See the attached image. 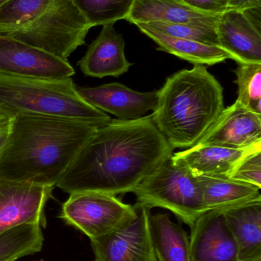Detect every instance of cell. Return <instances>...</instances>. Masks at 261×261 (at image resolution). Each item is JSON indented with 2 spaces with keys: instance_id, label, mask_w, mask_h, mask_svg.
<instances>
[{
  "instance_id": "7c38bea8",
  "label": "cell",
  "mask_w": 261,
  "mask_h": 261,
  "mask_svg": "<svg viewBox=\"0 0 261 261\" xmlns=\"http://www.w3.org/2000/svg\"><path fill=\"white\" fill-rule=\"evenodd\" d=\"M190 228L191 261H239L237 242L222 210L205 212Z\"/></svg>"
},
{
  "instance_id": "d6986e66",
  "label": "cell",
  "mask_w": 261,
  "mask_h": 261,
  "mask_svg": "<svg viewBox=\"0 0 261 261\" xmlns=\"http://www.w3.org/2000/svg\"><path fill=\"white\" fill-rule=\"evenodd\" d=\"M138 29L156 43L158 50L175 55L194 65L212 66L231 59L228 52L219 46L210 45L193 40L169 36L142 24Z\"/></svg>"
},
{
  "instance_id": "9c48e42d",
  "label": "cell",
  "mask_w": 261,
  "mask_h": 261,
  "mask_svg": "<svg viewBox=\"0 0 261 261\" xmlns=\"http://www.w3.org/2000/svg\"><path fill=\"white\" fill-rule=\"evenodd\" d=\"M0 74L22 77L64 79L75 74L68 61L0 35Z\"/></svg>"
},
{
  "instance_id": "1f68e13d",
  "label": "cell",
  "mask_w": 261,
  "mask_h": 261,
  "mask_svg": "<svg viewBox=\"0 0 261 261\" xmlns=\"http://www.w3.org/2000/svg\"><path fill=\"white\" fill-rule=\"evenodd\" d=\"M248 261H261V258L255 259V260H248Z\"/></svg>"
},
{
  "instance_id": "4fadbf2b",
  "label": "cell",
  "mask_w": 261,
  "mask_h": 261,
  "mask_svg": "<svg viewBox=\"0 0 261 261\" xmlns=\"http://www.w3.org/2000/svg\"><path fill=\"white\" fill-rule=\"evenodd\" d=\"M261 141V115L240 102L224 109L196 146L242 149Z\"/></svg>"
},
{
  "instance_id": "484cf974",
  "label": "cell",
  "mask_w": 261,
  "mask_h": 261,
  "mask_svg": "<svg viewBox=\"0 0 261 261\" xmlns=\"http://www.w3.org/2000/svg\"><path fill=\"white\" fill-rule=\"evenodd\" d=\"M139 24L169 36L193 40L210 45L219 46L216 27L185 23L174 24L162 21Z\"/></svg>"
},
{
  "instance_id": "4dcf8cb0",
  "label": "cell",
  "mask_w": 261,
  "mask_h": 261,
  "mask_svg": "<svg viewBox=\"0 0 261 261\" xmlns=\"http://www.w3.org/2000/svg\"><path fill=\"white\" fill-rule=\"evenodd\" d=\"M10 1V0H0V8L2 7V6H4L6 3H7L8 2Z\"/></svg>"
},
{
  "instance_id": "5bb4252c",
  "label": "cell",
  "mask_w": 261,
  "mask_h": 261,
  "mask_svg": "<svg viewBox=\"0 0 261 261\" xmlns=\"http://www.w3.org/2000/svg\"><path fill=\"white\" fill-rule=\"evenodd\" d=\"M81 97L90 105L120 120H136L153 111L157 102L158 90L141 93L119 83L93 87H77Z\"/></svg>"
},
{
  "instance_id": "e0dca14e",
  "label": "cell",
  "mask_w": 261,
  "mask_h": 261,
  "mask_svg": "<svg viewBox=\"0 0 261 261\" xmlns=\"http://www.w3.org/2000/svg\"><path fill=\"white\" fill-rule=\"evenodd\" d=\"M219 16L196 10L182 0H135L126 20L134 24L162 21L216 27Z\"/></svg>"
},
{
  "instance_id": "7a4b0ae2",
  "label": "cell",
  "mask_w": 261,
  "mask_h": 261,
  "mask_svg": "<svg viewBox=\"0 0 261 261\" xmlns=\"http://www.w3.org/2000/svg\"><path fill=\"white\" fill-rule=\"evenodd\" d=\"M96 129L69 119L15 116L0 150V178L54 188Z\"/></svg>"
},
{
  "instance_id": "3957f363",
  "label": "cell",
  "mask_w": 261,
  "mask_h": 261,
  "mask_svg": "<svg viewBox=\"0 0 261 261\" xmlns=\"http://www.w3.org/2000/svg\"><path fill=\"white\" fill-rule=\"evenodd\" d=\"M224 107L223 88L204 65L169 76L158 90L153 123L175 148L194 146Z\"/></svg>"
},
{
  "instance_id": "8fae6325",
  "label": "cell",
  "mask_w": 261,
  "mask_h": 261,
  "mask_svg": "<svg viewBox=\"0 0 261 261\" xmlns=\"http://www.w3.org/2000/svg\"><path fill=\"white\" fill-rule=\"evenodd\" d=\"M261 9L221 14L216 26L219 47L238 64H261Z\"/></svg>"
},
{
  "instance_id": "d4e9b609",
  "label": "cell",
  "mask_w": 261,
  "mask_h": 261,
  "mask_svg": "<svg viewBox=\"0 0 261 261\" xmlns=\"http://www.w3.org/2000/svg\"><path fill=\"white\" fill-rule=\"evenodd\" d=\"M237 80V101L245 108L261 115V64H239L234 70Z\"/></svg>"
},
{
  "instance_id": "4316f807",
  "label": "cell",
  "mask_w": 261,
  "mask_h": 261,
  "mask_svg": "<svg viewBox=\"0 0 261 261\" xmlns=\"http://www.w3.org/2000/svg\"><path fill=\"white\" fill-rule=\"evenodd\" d=\"M229 179L246 182L260 189L261 150L244 158L234 168Z\"/></svg>"
},
{
  "instance_id": "83f0119b",
  "label": "cell",
  "mask_w": 261,
  "mask_h": 261,
  "mask_svg": "<svg viewBox=\"0 0 261 261\" xmlns=\"http://www.w3.org/2000/svg\"><path fill=\"white\" fill-rule=\"evenodd\" d=\"M190 7L211 15H220L228 10V0H182Z\"/></svg>"
},
{
  "instance_id": "f546056e",
  "label": "cell",
  "mask_w": 261,
  "mask_h": 261,
  "mask_svg": "<svg viewBox=\"0 0 261 261\" xmlns=\"http://www.w3.org/2000/svg\"><path fill=\"white\" fill-rule=\"evenodd\" d=\"M12 119L13 118L10 117L0 110V150L4 146L7 139Z\"/></svg>"
},
{
  "instance_id": "5b68a950",
  "label": "cell",
  "mask_w": 261,
  "mask_h": 261,
  "mask_svg": "<svg viewBox=\"0 0 261 261\" xmlns=\"http://www.w3.org/2000/svg\"><path fill=\"white\" fill-rule=\"evenodd\" d=\"M132 193L136 195V203L149 208L170 210L189 227L208 212L197 178L172 158L159 165Z\"/></svg>"
},
{
  "instance_id": "9a60e30c",
  "label": "cell",
  "mask_w": 261,
  "mask_h": 261,
  "mask_svg": "<svg viewBox=\"0 0 261 261\" xmlns=\"http://www.w3.org/2000/svg\"><path fill=\"white\" fill-rule=\"evenodd\" d=\"M260 150L261 141L242 149L194 145L173 153L172 160L185 167L195 177L229 178L244 158Z\"/></svg>"
},
{
  "instance_id": "603a6c76",
  "label": "cell",
  "mask_w": 261,
  "mask_h": 261,
  "mask_svg": "<svg viewBox=\"0 0 261 261\" xmlns=\"http://www.w3.org/2000/svg\"><path fill=\"white\" fill-rule=\"evenodd\" d=\"M92 28L128 17L135 0H72Z\"/></svg>"
},
{
  "instance_id": "277c9868",
  "label": "cell",
  "mask_w": 261,
  "mask_h": 261,
  "mask_svg": "<svg viewBox=\"0 0 261 261\" xmlns=\"http://www.w3.org/2000/svg\"><path fill=\"white\" fill-rule=\"evenodd\" d=\"M0 110L10 117L44 116L69 119L98 128L111 118L86 102L72 77H22L0 74Z\"/></svg>"
},
{
  "instance_id": "f1b7e54d",
  "label": "cell",
  "mask_w": 261,
  "mask_h": 261,
  "mask_svg": "<svg viewBox=\"0 0 261 261\" xmlns=\"http://www.w3.org/2000/svg\"><path fill=\"white\" fill-rule=\"evenodd\" d=\"M261 9V0H228V9L246 11Z\"/></svg>"
},
{
  "instance_id": "7402d4cb",
  "label": "cell",
  "mask_w": 261,
  "mask_h": 261,
  "mask_svg": "<svg viewBox=\"0 0 261 261\" xmlns=\"http://www.w3.org/2000/svg\"><path fill=\"white\" fill-rule=\"evenodd\" d=\"M42 227L24 224L0 234V261H16L40 252L44 245Z\"/></svg>"
},
{
  "instance_id": "ffe728a7",
  "label": "cell",
  "mask_w": 261,
  "mask_h": 261,
  "mask_svg": "<svg viewBox=\"0 0 261 261\" xmlns=\"http://www.w3.org/2000/svg\"><path fill=\"white\" fill-rule=\"evenodd\" d=\"M202 192L205 210H224L255 199L261 195L258 187L229 178L196 177Z\"/></svg>"
},
{
  "instance_id": "8992f818",
  "label": "cell",
  "mask_w": 261,
  "mask_h": 261,
  "mask_svg": "<svg viewBox=\"0 0 261 261\" xmlns=\"http://www.w3.org/2000/svg\"><path fill=\"white\" fill-rule=\"evenodd\" d=\"M72 0H60L39 16L3 35L68 61L91 29Z\"/></svg>"
},
{
  "instance_id": "ba28073f",
  "label": "cell",
  "mask_w": 261,
  "mask_h": 261,
  "mask_svg": "<svg viewBox=\"0 0 261 261\" xmlns=\"http://www.w3.org/2000/svg\"><path fill=\"white\" fill-rule=\"evenodd\" d=\"M134 208L117 228L90 239L95 261H158L149 228L150 208L138 203Z\"/></svg>"
},
{
  "instance_id": "52a82bcc",
  "label": "cell",
  "mask_w": 261,
  "mask_h": 261,
  "mask_svg": "<svg viewBox=\"0 0 261 261\" xmlns=\"http://www.w3.org/2000/svg\"><path fill=\"white\" fill-rule=\"evenodd\" d=\"M134 213V205L124 203L115 196L76 193L63 203L58 217L92 239L113 231Z\"/></svg>"
},
{
  "instance_id": "30bf717a",
  "label": "cell",
  "mask_w": 261,
  "mask_h": 261,
  "mask_svg": "<svg viewBox=\"0 0 261 261\" xmlns=\"http://www.w3.org/2000/svg\"><path fill=\"white\" fill-rule=\"evenodd\" d=\"M53 189L0 178V234L24 224L45 227V206Z\"/></svg>"
},
{
  "instance_id": "44dd1931",
  "label": "cell",
  "mask_w": 261,
  "mask_h": 261,
  "mask_svg": "<svg viewBox=\"0 0 261 261\" xmlns=\"http://www.w3.org/2000/svg\"><path fill=\"white\" fill-rule=\"evenodd\" d=\"M149 228L158 261H191L189 237L170 215L150 214Z\"/></svg>"
},
{
  "instance_id": "cb8c5ba5",
  "label": "cell",
  "mask_w": 261,
  "mask_h": 261,
  "mask_svg": "<svg viewBox=\"0 0 261 261\" xmlns=\"http://www.w3.org/2000/svg\"><path fill=\"white\" fill-rule=\"evenodd\" d=\"M60 0H10L0 8V35L29 22Z\"/></svg>"
},
{
  "instance_id": "2e32d148",
  "label": "cell",
  "mask_w": 261,
  "mask_h": 261,
  "mask_svg": "<svg viewBox=\"0 0 261 261\" xmlns=\"http://www.w3.org/2000/svg\"><path fill=\"white\" fill-rule=\"evenodd\" d=\"M124 48L125 41L115 30L114 24H106L78 66L85 76L90 77H119L132 66L126 58Z\"/></svg>"
},
{
  "instance_id": "6da1fadb",
  "label": "cell",
  "mask_w": 261,
  "mask_h": 261,
  "mask_svg": "<svg viewBox=\"0 0 261 261\" xmlns=\"http://www.w3.org/2000/svg\"><path fill=\"white\" fill-rule=\"evenodd\" d=\"M174 149L151 115L136 120L111 119L96 129L55 187L64 193H132Z\"/></svg>"
},
{
  "instance_id": "ac0fdd59",
  "label": "cell",
  "mask_w": 261,
  "mask_h": 261,
  "mask_svg": "<svg viewBox=\"0 0 261 261\" xmlns=\"http://www.w3.org/2000/svg\"><path fill=\"white\" fill-rule=\"evenodd\" d=\"M223 213L237 242L239 261L261 258V198Z\"/></svg>"
}]
</instances>
